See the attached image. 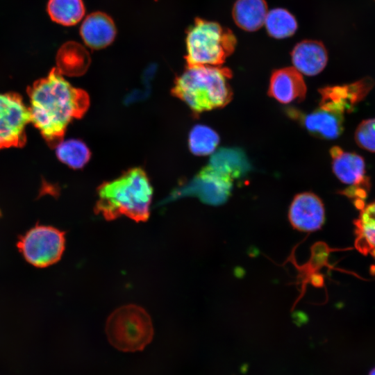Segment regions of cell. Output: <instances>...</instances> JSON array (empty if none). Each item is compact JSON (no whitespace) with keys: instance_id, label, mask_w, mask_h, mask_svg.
<instances>
[{"instance_id":"obj_4","label":"cell","mask_w":375,"mask_h":375,"mask_svg":"<svg viewBox=\"0 0 375 375\" xmlns=\"http://www.w3.org/2000/svg\"><path fill=\"white\" fill-rule=\"evenodd\" d=\"M236 38L218 23L196 19L186 38L188 66H222L234 51Z\"/></svg>"},{"instance_id":"obj_10","label":"cell","mask_w":375,"mask_h":375,"mask_svg":"<svg viewBox=\"0 0 375 375\" xmlns=\"http://www.w3.org/2000/svg\"><path fill=\"white\" fill-rule=\"evenodd\" d=\"M268 94L282 103L303 100L306 85L302 74L294 67L276 69L270 78Z\"/></svg>"},{"instance_id":"obj_8","label":"cell","mask_w":375,"mask_h":375,"mask_svg":"<svg viewBox=\"0 0 375 375\" xmlns=\"http://www.w3.org/2000/svg\"><path fill=\"white\" fill-rule=\"evenodd\" d=\"M233 178L208 165L201 169L188 185L175 196L194 194L204 203L218 205L228 197L233 187Z\"/></svg>"},{"instance_id":"obj_21","label":"cell","mask_w":375,"mask_h":375,"mask_svg":"<svg viewBox=\"0 0 375 375\" xmlns=\"http://www.w3.org/2000/svg\"><path fill=\"white\" fill-rule=\"evenodd\" d=\"M56 148L58 158L73 169L83 167L91 156L89 148L79 140L61 141Z\"/></svg>"},{"instance_id":"obj_23","label":"cell","mask_w":375,"mask_h":375,"mask_svg":"<svg viewBox=\"0 0 375 375\" xmlns=\"http://www.w3.org/2000/svg\"><path fill=\"white\" fill-rule=\"evenodd\" d=\"M219 142L218 134L205 125H196L190 132L188 144L196 156H208L214 152Z\"/></svg>"},{"instance_id":"obj_24","label":"cell","mask_w":375,"mask_h":375,"mask_svg":"<svg viewBox=\"0 0 375 375\" xmlns=\"http://www.w3.org/2000/svg\"><path fill=\"white\" fill-rule=\"evenodd\" d=\"M355 141L360 148L375 152V118L365 119L358 124Z\"/></svg>"},{"instance_id":"obj_6","label":"cell","mask_w":375,"mask_h":375,"mask_svg":"<svg viewBox=\"0 0 375 375\" xmlns=\"http://www.w3.org/2000/svg\"><path fill=\"white\" fill-rule=\"evenodd\" d=\"M65 234L51 226L31 229L19 246L26 260L36 267H47L57 262L65 249Z\"/></svg>"},{"instance_id":"obj_11","label":"cell","mask_w":375,"mask_h":375,"mask_svg":"<svg viewBox=\"0 0 375 375\" xmlns=\"http://www.w3.org/2000/svg\"><path fill=\"white\" fill-rule=\"evenodd\" d=\"M293 67L301 74L315 76L320 73L328 62L324 44L315 40H303L291 53Z\"/></svg>"},{"instance_id":"obj_25","label":"cell","mask_w":375,"mask_h":375,"mask_svg":"<svg viewBox=\"0 0 375 375\" xmlns=\"http://www.w3.org/2000/svg\"><path fill=\"white\" fill-rule=\"evenodd\" d=\"M369 375H375V367L371 370Z\"/></svg>"},{"instance_id":"obj_19","label":"cell","mask_w":375,"mask_h":375,"mask_svg":"<svg viewBox=\"0 0 375 375\" xmlns=\"http://www.w3.org/2000/svg\"><path fill=\"white\" fill-rule=\"evenodd\" d=\"M264 25L268 34L276 39L288 38L292 35L297 28L295 17L283 8L268 10Z\"/></svg>"},{"instance_id":"obj_18","label":"cell","mask_w":375,"mask_h":375,"mask_svg":"<svg viewBox=\"0 0 375 375\" xmlns=\"http://www.w3.org/2000/svg\"><path fill=\"white\" fill-rule=\"evenodd\" d=\"M47 11L53 22L72 26L83 18L85 8L82 0H49Z\"/></svg>"},{"instance_id":"obj_2","label":"cell","mask_w":375,"mask_h":375,"mask_svg":"<svg viewBox=\"0 0 375 375\" xmlns=\"http://www.w3.org/2000/svg\"><path fill=\"white\" fill-rule=\"evenodd\" d=\"M97 191L94 212L106 220L121 216L136 222L149 219L153 188L143 169H129L117 178L100 185Z\"/></svg>"},{"instance_id":"obj_20","label":"cell","mask_w":375,"mask_h":375,"mask_svg":"<svg viewBox=\"0 0 375 375\" xmlns=\"http://www.w3.org/2000/svg\"><path fill=\"white\" fill-rule=\"evenodd\" d=\"M356 226L360 249L375 251V201L362 208Z\"/></svg>"},{"instance_id":"obj_26","label":"cell","mask_w":375,"mask_h":375,"mask_svg":"<svg viewBox=\"0 0 375 375\" xmlns=\"http://www.w3.org/2000/svg\"><path fill=\"white\" fill-rule=\"evenodd\" d=\"M372 253L373 254V256H374V258H375V251L372 252Z\"/></svg>"},{"instance_id":"obj_22","label":"cell","mask_w":375,"mask_h":375,"mask_svg":"<svg viewBox=\"0 0 375 375\" xmlns=\"http://www.w3.org/2000/svg\"><path fill=\"white\" fill-rule=\"evenodd\" d=\"M247 164L244 154L240 151L221 149L213 155L208 165L234 178L247 169Z\"/></svg>"},{"instance_id":"obj_17","label":"cell","mask_w":375,"mask_h":375,"mask_svg":"<svg viewBox=\"0 0 375 375\" xmlns=\"http://www.w3.org/2000/svg\"><path fill=\"white\" fill-rule=\"evenodd\" d=\"M319 107L335 112L344 114L352 111L356 105L349 85L327 86L319 90Z\"/></svg>"},{"instance_id":"obj_13","label":"cell","mask_w":375,"mask_h":375,"mask_svg":"<svg viewBox=\"0 0 375 375\" xmlns=\"http://www.w3.org/2000/svg\"><path fill=\"white\" fill-rule=\"evenodd\" d=\"M330 154L333 172L343 183L357 185L367 178L365 176V160L359 154L344 151L337 146L331 149Z\"/></svg>"},{"instance_id":"obj_12","label":"cell","mask_w":375,"mask_h":375,"mask_svg":"<svg viewBox=\"0 0 375 375\" xmlns=\"http://www.w3.org/2000/svg\"><path fill=\"white\" fill-rule=\"evenodd\" d=\"M81 35L90 48L100 49L109 45L115 39L116 28L112 19L101 12H93L83 21Z\"/></svg>"},{"instance_id":"obj_5","label":"cell","mask_w":375,"mask_h":375,"mask_svg":"<svg viewBox=\"0 0 375 375\" xmlns=\"http://www.w3.org/2000/svg\"><path fill=\"white\" fill-rule=\"evenodd\" d=\"M106 332L110 343L122 351H142L152 340L150 316L142 307L131 304L119 307L107 319Z\"/></svg>"},{"instance_id":"obj_3","label":"cell","mask_w":375,"mask_h":375,"mask_svg":"<svg viewBox=\"0 0 375 375\" xmlns=\"http://www.w3.org/2000/svg\"><path fill=\"white\" fill-rule=\"evenodd\" d=\"M231 72L222 66H188L176 79L172 94L195 113L219 108L231 100Z\"/></svg>"},{"instance_id":"obj_7","label":"cell","mask_w":375,"mask_h":375,"mask_svg":"<svg viewBox=\"0 0 375 375\" xmlns=\"http://www.w3.org/2000/svg\"><path fill=\"white\" fill-rule=\"evenodd\" d=\"M29 122V108L21 96L0 93V149L23 147L26 141L25 128Z\"/></svg>"},{"instance_id":"obj_16","label":"cell","mask_w":375,"mask_h":375,"mask_svg":"<svg viewBox=\"0 0 375 375\" xmlns=\"http://www.w3.org/2000/svg\"><path fill=\"white\" fill-rule=\"evenodd\" d=\"M89 62L88 52L74 42L62 45L56 56V68L62 75L80 76L86 71Z\"/></svg>"},{"instance_id":"obj_14","label":"cell","mask_w":375,"mask_h":375,"mask_svg":"<svg viewBox=\"0 0 375 375\" xmlns=\"http://www.w3.org/2000/svg\"><path fill=\"white\" fill-rule=\"evenodd\" d=\"M301 121L308 132L322 139H336L344 130L343 114L320 107L303 116Z\"/></svg>"},{"instance_id":"obj_9","label":"cell","mask_w":375,"mask_h":375,"mask_svg":"<svg viewBox=\"0 0 375 375\" xmlns=\"http://www.w3.org/2000/svg\"><path fill=\"white\" fill-rule=\"evenodd\" d=\"M288 215L294 228L301 231L312 232L323 225L325 210L322 200L317 195L303 192L295 196Z\"/></svg>"},{"instance_id":"obj_15","label":"cell","mask_w":375,"mask_h":375,"mask_svg":"<svg viewBox=\"0 0 375 375\" xmlns=\"http://www.w3.org/2000/svg\"><path fill=\"white\" fill-rule=\"evenodd\" d=\"M267 12L265 0H237L233 8V17L240 28L255 31L264 25Z\"/></svg>"},{"instance_id":"obj_1","label":"cell","mask_w":375,"mask_h":375,"mask_svg":"<svg viewBox=\"0 0 375 375\" xmlns=\"http://www.w3.org/2000/svg\"><path fill=\"white\" fill-rule=\"evenodd\" d=\"M31 122L51 147L61 141L69 123L83 117L90 105L88 93L72 86L56 67L28 87Z\"/></svg>"}]
</instances>
